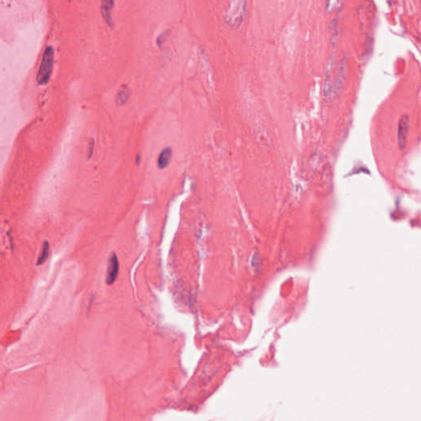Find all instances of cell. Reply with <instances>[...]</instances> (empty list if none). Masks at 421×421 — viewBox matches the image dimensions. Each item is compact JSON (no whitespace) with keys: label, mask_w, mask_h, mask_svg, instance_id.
I'll use <instances>...</instances> for the list:
<instances>
[{"label":"cell","mask_w":421,"mask_h":421,"mask_svg":"<svg viewBox=\"0 0 421 421\" xmlns=\"http://www.w3.org/2000/svg\"><path fill=\"white\" fill-rule=\"evenodd\" d=\"M247 14V2L244 0H235L229 3L227 10L225 11V23L231 28H238L241 27L245 20Z\"/></svg>","instance_id":"cell-1"},{"label":"cell","mask_w":421,"mask_h":421,"mask_svg":"<svg viewBox=\"0 0 421 421\" xmlns=\"http://www.w3.org/2000/svg\"><path fill=\"white\" fill-rule=\"evenodd\" d=\"M408 131H409V116L407 114H403L400 118L397 130L399 148L404 150L407 143Z\"/></svg>","instance_id":"cell-3"},{"label":"cell","mask_w":421,"mask_h":421,"mask_svg":"<svg viewBox=\"0 0 421 421\" xmlns=\"http://www.w3.org/2000/svg\"><path fill=\"white\" fill-rule=\"evenodd\" d=\"M130 96V89L127 87V85H123L121 87V88L118 90L117 92L116 96H115V102L117 105H123L127 102V100Z\"/></svg>","instance_id":"cell-8"},{"label":"cell","mask_w":421,"mask_h":421,"mask_svg":"<svg viewBox=\"0 0 421 421\" xmlns=\"http://www.w3.org/2000/svg\"><path fill=\"white\" fill-rule=\"evenodd\" d=\"M346 65H347V60H346V59H344L343 61L342 62V64L340 65L339 69H338L337 78H336L334 85L332 88V96H335L337 94L339 93L342 86H343L344 81L346 78Z\"/></svg>","instance_id":"cell-5"},{"label":"cell","mask_w":421,"mask_h":421,"mask_svg":"<svg viewBox=\"0 0 421 421\" xmlns=\"http://www.w3.org/2000/svg\"><path fill=\"white\" fill-rule=\"evenodd\" d=\"M337 19H333V22L331 23V27H330V32L331 35H332V37L333 38H337Z\"/></svg>","instance_id":"cell-11"},{"label":"cell","mask_w":421,"mask_h":421,"mask_svg":"<svg viewBox=\"0 0 421 421\" xmlns=\"http://www.w3.org/2000/svg\"><path fill=\"white\" fill-rule=\"evenodd\" d=\"M114 4L115 3L113 0H104L100 3L101 15H102L104 20L105 21V23H107L110 28L114 26V22L112 19L111 12L113 8H114Z\"/></svg>","instance_id":"cell-6"},{"label":"cell","mask_w":421,"mask_h":421,"mask_svg":"<svg viewBox=\"0 0 421 421\" xmlns=\"http://www.w3.org/2000/svg\"><path fill=\"white\" fill-rule=\"evenodd\" d=\"M171 29H167L164 32L161 33V34L157 37V44L158 46H161L163 45V44L167 41V40L168 39L169 36L171 35Z\"/></svg>","instance_id":"cell-10"},{"label":"cell","mask_w":421,"mask_h":421,"mask_svg":"<svg viewBox=\"0 0 421 421\" xmlns=\"http://www.w3.org/2000/svg\"><path fill=\"white\" fill-rule=\"evenodd\" d=\"M54 57H55L54 48L51 46H47L44 52L41 66L37 74V82L39 84L44 85L48 82L51 75V72H52Z\"/></svg>","instance_id":"cell-2"},{"label":"cell","mask_w":421,"mask_h":421,"mask_svg":"<svg viewBox=\"0 0 421 421\" xmlns=\"http://www.w3.org/2000/svg\"><path fill=\"white\" fill-rule=\"evenodd\" d=\"M141 154H139L138 153V154H137V156H136V157H135V162H136V164H140V162H141Z\"/></svg>","instance_id":"cell-13"},{"label":"cell","mask_w":421,"mask_h":421,"mask_svg":"<svg viewBox=\"0 0 421 421\" xmlns=\"http://www.w3.org/2000/svg\"><path fill=\"white\" fill-rule=\"evenodd\" d=\"M49 253H50V244L48 241H45L42 245L38 260H37V264L38 266L43 264L44 262H46L49 257Z\"/></svg>","instance_id":"cell-9"},{"label":"cell","mask_w":421,"mask_h":421,"mask_svg":"<svg viewBox=\"0 0 421 421\" xmlns=\"http://www.w3.org/2000/svg\"><path fill=\"white\" fill-rule=\"evenodd\" d=\"M172 157V149L171 148H166L160 153L158 157V167L160 169H165L168 167Z\"/></svg>","instance_id":"cell-7"},{"label":"cell","mask_w":421,"mask_h":421,"mask_svg":"<svg viewBox=\"0 0 421 421\" xmlns=\"http://www.w3.org/2000/svg\"><path fill=\"white\" fill-rule=\"evenodd\" d=\"M94 148H95V142H94V139H90V141L88 143V148H87V158L88 159H90L92 154H93Z\"/></svg>","instance_id":"cell-12"},{"label":"cell","mask_w":421,"mask_h":421,"mask_svg":"<svg viewBox=\"0 0 421 421\" xmlns=\"http://www.w3.org/2000/svg\"><path fill=\"white\" fill-rule=\"evenodd\" d=\"M118 269H119V264H118L117 255L114 253H112L109 256V260H108L106 279H105L106 284L112 285L115 282L117 276H118Z\"/></svg>","instance_id":"cell-4"}]
</instances>
